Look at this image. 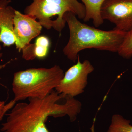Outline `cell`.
<instances>
[{
  "mask_svg": "<svg viewBox=\"0 0 132 132\" xmlns=\"http://www.w3.org/2000/svg\"><path fill=\"white\" fill-rule=\"evenodd\" d=\"M118 53L120 56L124 59H130L132 57V29L127 32Z\"/></svg>",
  "mask_w": 132,
  "mask_h": 132,
  "instance_id": "7c38bea8",
  "label": "cell"
},
{
  "mask_svg": "<svg viewBox=\"0 0 132 132\" xmlns=\"http://www.w3.org/2000/svg\"><path fill=\"white\" fill-rule=\"evenodd\" d=\"M85 6L86 15L83 20L85 22L93 20L95 27L99 26L104 23V20L101 15V9L105 0H81Z\"/></svg>",
  "mask_w": 132,
  "mask_h": 132,
  "instance_id": "9c48e42d",
  "label": "cell"
},
{
  "mask_svg": "<svg viewBox=\"0 0 132 132\" xmlns=\"http://www.w3.org/2000/svg\"><path fill=\"white\" fill-rule=\"evenodd\" d=\"M107 132H132V125L130 120L122 116L114 114Z\"/></svg>",
  "mask_w": 132,
  "mask_h": 132,
  "instance_id": "30bf717a",
  "label": "cell"
},
{
  "mask_svg": "<svg viewBox=\"0 0 132 132\" xmlns=\"http://www.w3.org/2000/svg\"><path fill=\"white\" fill-rule=\"evenodd\" d=\"M72 12L79 19H83L86 9L82 3L78 0H33L24 10L25 14L30 15L38 19L43 27L47 29L54 27L52 17L57 16L55 20V30L61 32L66 23L64 15L67 12Z\"/></svg>",
  "mask_w": 132,
  "mask_h": 132,
  "instance_id": "277c9868",
  "label": "cell"
},
{
  "mask_svg": "<svg viewBox=\"0 0 132 132\" xmlns=\"http://www.w3.org/2000/svg\"><path fill=\"white\" fill-rule=\"evenodd\" d=\"M64 98L62 95L53 91L44 98H29L28 103H18L8 114L2 125V132H31L38 124L46 122L49 116L54 118L68 115L74 122L81 110V103L73 97L66 96L65 104L57 102Z\"/></svg>",
  "mask_w": 132,
  "mask_h": 132,
  "instance_id": "6da1fadb",
  "label": "cell"
},
{
  "mask_svg": "<svg viewBox=\"0 0 132 132\" xmlns=\"http://www.w3.org/2000/svg\"><path fill=\"white\" fill-rule=\"evenodd\" d=\"M11 0H0V42L10 47L15 44L14 19L16 11L10 5Z\"/></svg>",
  "mask_w": 132,
  "mask_h": 132,
  "instance_id": "ba28073f",
  "label": "cell"
},
{
  "mask_svg": "<svg viewBox=\"0 0 132 132\" xmlns=\"http://www.w3.org/2000/svg\"><path fill=\"white\" fill-rule=\"evenodd\" d=\"M64 75V71L58 65L49 68H30L16 72L12 83L14 99L10 102L14 106L19 101L31 98H44L58 86Z\"/></svg>",
  "mask_w": 132,
  "mask_h": 132,
  "instance_id": "3957f363",
  "label": "cell"
},
{
  "mask_svg": "<svg viewBox=\"0 0 132 132\" xmlns=\"http://www.w3.org/2000/svg\"><path fill=\"white\" fill-rule=\"evenodd\" d=\"M90 62L85 60L81 62L78 55L76 64L69 69L64 73L55 91L64 97L74 98L82 93L87 85L88 76L94 71Z\"/></svg>",
  "mask_w": 132,
  "mask_h": 132,
  "instance_id": "5b68a950",
  "label": "cell"
},
{
  "mask_svg": "<svg viewBox=\"0 0 132 132\" xmlns=\"http://www.w3.org/2000/svg\"><path fill=\"white\" fill-rule=\"evenodd\" d=\"M8 110L5 102L0 101V121L2 120L5 113Z\"/></svg>",
  "mask_w": 132,
  "mask_h": 132,
  "instance_id": "5bb4252c",
  "label": "cell"
},
{
  "mask_svg": "<svg viewBox=\"0 0 132 132\" xmlns=\"http://www.w3.org/2000/svg\"><path fill=\"white\" fill-rule=\"evenodd\" d=\"M45 122L38 124L31 132H50L46 126Z\"/></svg>",
  "mask_w": 132,
  "mask_h": 132,
  "instance_id": "4fadbf2b",
  "label": "cell"
},
{
  "mask_svg": "<svg viewBox=\"0 0 132 132\" xmlns=\"http://www.w3.org/2000/svg\"><path fill=\"white\" fill-rule=\"evenodd\" d=\"M101 15L104 20L115 25L114 29L125 32L132 29V0H105Z\"/></svg>",
  "mask_w": 132,
  "mask_h": 132,
  "instance_id": "8992f818",
  "label": "cell"
},
{
  "mask_svg": "<svg viewBox=\"0 0 132 132\" xmlns=\"http://www.w3.org/2000/svg\"><path fill=\"white\" fill-rule=\"evenodd\" d=\"M50 44V41L46 36L38 37L35 43L32 44V50L35 58L43 59L46 57Z\"/></svg>",
  "mask_w": 132,
  "mask_h": 132,
  "instance_id": "8fae6325",
  "label": "cell"
},
{
  "mask_svg": "<svg viewBox=\"0 0 132 132\" xmlns=\"http://www.w3.org/2000/svg\"><path fill=\"white\" fill-rule=\"evenodd\" d=\"M14 34L16 48L20 52L39 35L42 26L35 17L16 10L14 19Z\"/></svg>",
  "mask_w": 132,
  "mask_h": 132,
  "instance_id": "52a82bcc",
  "label": "cell"
},
{
  "mask_svg": "<svg viewBox=\"0 0 132 132\" xmlns=\"http://www.w3.org/2000/svg\"><path fill=\"white\" fill-rule=\"evenodd\" d=\"M2 50V47L0 45V58H1L2 57L3 55L2 53H1V50ZM5 65H2V66H0V69L2 68V67H4Z\"/></svg>",
  "mask_w": 132,
  "mask_h": 132,
  "instance_id": "9a60e30c",
  "label": "cell"
},
{
  "mask_svg": "<svg viewBox=\"0 0 132 132\" xmlns=\"http://www.w3.org/2000/svg\"><path fill=\"white\" fill-rule=\"evenodd\" d=\"M64 18L68 24L70 36L63 52L68 59L74 63L79 52L85 49L118 53L127 32L114 29L103 31L88 26L79 21L72 12L66 13Z\"/></svg>",
  "mask_w": 132,
  "mask_h": 132,
  "instance_id": "7a4b0ae2",
  "label": "cell"
}]
</instances>
